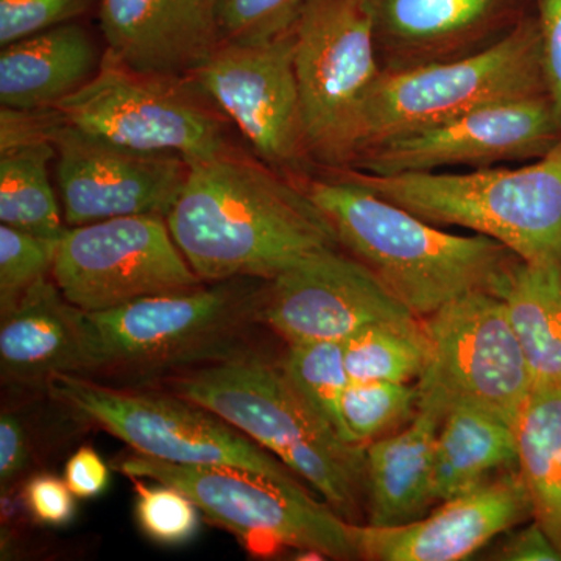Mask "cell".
<instances>
[{
	"instance_id": "obj_1",
	"label": "cell",
	"mask_w": 561,
	"mask_h": 561,
	"mask_svg": "<svg viewBox=\"0 0 561 561\" xmlns=\"http://www.w3.org/2000/svg\"><path fill=\"white\" fill-rule=\"evenodd\" d=\"M169 230L203 283L272 280L298 262L337 250V232L298 184L225 151L190 162Z\"/></svg>"
},
{
	"instance_id": "obj_2",
	"label": "cell",
	"mask_w": 561,
	"mask_h": 561,
	"mask_svg": "<svg viewBox=\"0 0 561 561\" xmlns=\"http://www.w3.org/2000/svg\"><path fill=\"white\" fill-rule=\"evenodd\" d=\"M298 186L330 219L339 242L419 319L465 295L500 294L522 261L489 236L437 230L359 184L334 176Z\"/></svg>"
},
{
	"instance_id": "obj_3",
	"label": "cell",
	"mask_w": 561,
	"mask_h": 561,
	"mask_svg": "<svg viewBox=\"0 0 561 561\" xmlns=\"http://www.w3.org/2000/svg\"><path fill=\"white\" fill-rule=\"evenodd\" d=\"M172 390L278 457L346 522L359 515L367 500L365 446L346 442L317 415L283 370L241 357L180 376Z\"/></svg>"
},
{
	"instance_id": "obj_4",
	"label": "cell",
	"mask_w": 561,
	"mask_h": 561,
	"mask_svg": "<svg viewBox=\"0 0 561 561\" xmlns=\"http://www.w3.org/2000/svg\"><path fill=\"white\" fill-rule=\"evenodd\" d=\"M359 184L432 225L489 236L527 264L561 268V140L524 168L375 175L343 168Z\"/></svg>"
},
{
	"instance_id": "obj_5",
	"label": "cell",
	"mask_w": 561,
	"mask_h": 561,
	"mask_svg": "<svg viewBox=\"0 0 561 561\" xmlns=\"http://www.w3.org/2000/svg\"><path fill=\"white\" fill-rule=\"evenodd\" d=\"M254 280H219L110 311H81L91 373L157 371L238 359L231 356L236 345L251 324L262 321L267 287Z\"/></svg>"
},
{
	"instance_id": "obj_6",
	"label": "cell",
	"mask_w": 561,
	"mask_h": 561,
	"mask_svg": "<svg viewBox=\"0 0 561 561\" xmlns=\"http://www.w3.org/2000/svg\"><path fill=\"white\" fill-rule=\"evenodd\" d=\"M537 95H549L540 28L535 14H526L476 54L382 70L365 103L359 154L402 133Z\"/></svg>"
},
{
	"instance_id": "obj_7",
	"label": "cell",
	"mask_w": 561,
	"mask_h": 561,
	"mask_svg": "<svg viewBox=\"0 0 561 561\" xmlns=\"http://www.w3.org/2000/svg\"><path fill=\"white\" fill-rule=\"evenodd\" d=\"M133 479L175 486L206 516L251 546H290L332 560H360L356 524L320 504L302 483L230 467L181 465L135 453L117 461Z\"/></svg>"
},
{
	"instance_id": "obj_8",
	"label": "cell",
	"mask_w": 561,
	"mask_h": 561,
	"mask_svg": "<svg viewBox=\"0 0 561 561\" xmlns=\"http://www.w3.org/2000/svg\"><path fill=\"white\" fill-rule=\"evenodd\" d=\"M294 33L308 154L348 168L359 154L365 103L382 73L370 13L362 0H311Z\"/></svg>"
},
{
	"instance_id": "obj_9",
	"label": "cell",
	"mask_w": 561,
	"mask_h": 561,
	"mask_svg": "<svg viewBox=\"0 0 561 561\" xmlns=\"http://www.w3.org/2000/svg\"><path fill=\"white\" fill-rule=\"evenodd\" d=\"M421 320L427 354L419 411L443 421L457 408L482 409L516 430L534 386L500 295H465Z\"/></svg>"
},
{
	"instance_id": "obj_10",
	"label": "cell",
	"mask_w": 561,
	"mask_h": 561,
	"mask_svg": "<svg viewBox=\"0 0 561 561\" xmlns=\"http://www.w3.org/2000/svg\"><path fill=\"white\" fill-rule=\"evenodd\" d=\"M46 387L55 401L142 456L181 465L241 468L273 481L301 483L249 435L176 394L114 389L79 375L54 376Z\"/></svg>"
},
{
	"instance_id": "obj_11",
	"label": "cell",
	"mask_w": 561,
	"mask_h": 561,
	"mask_svg": "<svg viewBox=\"0 0 561 561\" xmlns=\"http://www.w3.org/2000/svg\"><path fill=\"white\" fill-rule=\"evenodd\" d=\"M144 73L106 51L98 73L54 106L73 127L121 146L175 153L187 162L231 150L227 128L197 83Z\"/></svg>"
},
{
	"instance_id": "obj_12",
	"label": "cell",
	"mask_w": 561,
	"mask_h": 561,
	"mask_svg": "<svg viewBox=\"0 0 561 561\" xmlns=\"http://www.w3.org/2000/svg\"><path fill=\"white\" fill-rule=\"evenodd\" d=\"M51 276L66 300L87 312L110 311L205 284L173 241L168 220L158 216L117 217L69 228Z\"/></svg>"
},
{
	"instance_id": "obj_13",
	"label": "cell",
	"mask_w": 561,
	"mask_h": 561,
	"mask_svg": "<svg viewBox=\"0 0 561 561\" xmlns=\"http://www.w3.org/2000/svg\"><path fill=\"white\" fill-rule=\"evenodd\" d=\"M50 138L57 150L55 179L70 227L117 217L165 219L190 175V162L180 154L130 149L60 116Z\"/></svg>"
},
{
	"instance_id": "obj_14",
	"label": "cell",
	"mask_w": 561,
	"mask_h": 561,
	"mask_svg": "<svg viewBox=\"0 0 561 561\" xmlns=\"http://www.w3.org/2000/svg\"><path fill=\"white\" fill-rule=\"evenodd\" d=\"M190 77L267 164L295 168L308 154L294 25L261 43L225 41Z\"/></svg>"
},
{
	"instance_id": "obj_15",
	"label": "cell",
	"mask_w": 561,
	"mask_h": 561,
	"mask_svg": "<svg viewBox=\"0 0 561 561\" xmlns=\"http://www.w3.org/2000/svg\"><path fill=\"white\" fill-rule=\"evenodd\" d=\"M560 140L551 99L537 95L393 136L362 151L348 168L375 175L435 172L449 165L490 168L502 161L538 160Z\"/></svg>"
},
{
	"instance_id": "obj_16",
	"label": "cell",
	"mask_w": 561,
	"mask_h": 561,
	"mask_svg": "<svg viewBox=\"0 0 561 561\" xmlns=\"http://www.w3.org/2000/svg\"><path fill=\"white\" fill-rule=\"evenodd\" d=\"M419 317L356 257L321 251L287 268L265 289L262 321L289 345L346 341L378 323Z\"/></svg>"
},
{
	"instance_id": "obj_17",
	"label": "cell",
	"mask_w": 561,
	"mask_h": 561,
	"mask_svg": "<svg viewBox=\"0 0 561 561\" xmlns=\"http://www.w3.org/2000/svg\"><path fill=\"white\" fill-rule=\"evenodd\" d=\"M531 515L519 471L442 501L430 515L397 527L357 526L360 559L371 561H460Z\"/></svg>"
},
{
	"instance_id": "obj_18",
	"label": "cell",
	"mask_w": 561,
	"mask_h": 561,
	"mask_svg": "<svg viewBox=\"0 0 561 561\" xmlns=\"http://www.w3.org/2000/svg\"><path fill=\"white\" fill-rule=\"evenodd\" d=\"M103 38L128 68L186 77L224 43L219 0H101Z\"/></svg>"
},
{
	"instance_id": "obj_19",
	"label": "cell",
	"mask_w": 561,
	"mask_h": 561,
	"mask_svg": "<svg viewBox=\"0 0 561 561\" xmlns=\"http://www.w3.org/2000/svg\"><path fill=\"white\" fill-rule=\"evenodd\" d=\"M370 13L378 50L400 65L451 60L526 16L531 0H362Z\"/></svg>"
},
{
	"instance_id": "obj_20",
	"label": "cell",
	"mask_w": 561,
	"mask_h": 561,
	"mask_svg": "<svg viewBox=\"0 0 561 561\" xmlns=\"http://www.w3.org/2000/svg\"><path fill=\"white\" fill-rule=\"evenodd\" d=\"M0 371L5 382L46 386L57 375L91 373L81 309L44 278L28 287L0 324Z\"/></svg>"
},
{
	"instance_id": "obj_21",
	"label": "cell",
	"mask_w": 561,
	"mask_h": 561,
	"mask_svg": "<svg viewBox=\"0 0 561 561\" xmlns=\"http://www.w3.org/2000/svg\"><path fill=\"white\" fill-rule=\"evenodd\" d=\"M102 58L90 33L69 22L7 44L0 54L2 108H54L98 73Z\"/></svg>"
},
{
	"instance_id": "obj_22",
	"label": "cell",
	"mask_w": 561,
	"mask_h": 561,
	"mask_svg": "<svg viewBox=\"0 0 561 561\" xmlns=\"http://www.w3.org/2000/svg\"><path fill=\"white\" fill-rule=\"evenodd\" d=\"M2 108L0 130V220L16 230L62 238L60 209L49 176L57 158L50 133L55 116Z\"/></svg>"
},
{
	"instance_id": "obj_23",
	"label": "cell",
	"mask_w": 561,
	"mask_h": 561,
	"mask_svg": "<svg viewBox=\"0 0 561 561\" xmlns=\"http://www.w3.org/2000/svg\"><path fill=\"white\" fill-rule=\"evenodd\" d=\"M442 420L426 412L401 432L368 443V526L397 527L426 516L435 504L434 446Z\"/></svg>"
},
{
	"instance_id": "obj_24",
	"label": "cell",
	"mask_w": 561,
	"mask_h": 561,
	"mask_svg": "<svg viewBox=\"0 0 561 561\" xmlns=\"http://www.w3.org/2000/svg\"><path fill=\"white\" fill-rule=\"evenodd\" d=\"M513 465H518V440L511 423L482 409H454L435 438V502L467 493Z\"/></svg>"
},
{
	"instance_id": "obj_25",
	"label": "cell",
	"mask_w": 561,
	"mask_h": 561,
	"mask_svg": "<svg viewBox=\"0 0 561 561\" xmlns=\"http://www.w3.org/2000/svg\"><path fill=\"white\" fill-rule=\"evenodd\" d=\"M497 295L534 390L561 389V268L518 261Z\"/></svg>"
},
{
	"instance_id": "obj_26",
	"label": "cell",
	"mask_w": 561,
	"mask_h": 561,
	"mask_svg": "<svg viewBox=\"0 0 561 561\" xmlns=\"http://www.w3.org/2000/svg\"><path fill=\"white\" fill-rule=\"evenodd\" d=\"M516 440L531 518L561 553V389L531 391L516 424Z\"/></svg>"
},
{
	"instance_id": "obj_27",
	"label": "cell",
	"mask_w": 561,
	"mask_h": 561,
	"mask_svg": "<svg viewBox=\"0 0 561 561\" xmlns=\"http://www.w3.org/2000/svg\"><path fill=\"white\" fill-rule=\"evenodd\" d=\"M426 354L421 319L371 324L343 341L351 381H419Z\"/></svg>"
},
{
	"instance_id": "obj_28",
	"label": "cell",
	"mask_w": 561,
	"mask_h": 561,
	"mask_svg": "<svg viewBox=\"0 0 561 561\" xmlns=\"http://www.w3.org/2000/svg\"><path fill=\"white\" fill-rule=\"evenodd\" d=\"M419 412V390L411 382L350 381L341 398L342 435L367 446L387 437Z\"/></svg>"
},
{
	"instance_id": "obj_29",
	"label": "cell",
	"mask_w": 561,
	"mask_h": 561,
	"mask_svg": "<svg viewBox=\"0 0 561 561\" xmlns=\"http://www.w3.org/2000/svg\"><path fill=\"white\" fill-rule=\"evenodd\" d=\"M284 376L317 415L342 435L341 398L351 379L342 341L294 343L283 362Z\"/></svg>"
},
{
	"instance_id": "obj_30",
	"label": "cell",
	"mask_w": 561,
	"mask_h": 561,
	"mask_svg": "<svg viewBox=\"0 0 561 561\" xmlns=\"http://www.w3.org/2000/svg\"><path fill=\"white\" fill-rule=\"evenodd\" d=\"M61 238H44L33 232L0 227V306L9 311L22 294L47 278L54 268Z\"/></svg>"
},
{
	"instance_id": "obj_31",
	"label": "cell",
	"mask_w": 561,
	"mask_h": 561,
	"mask_svg": "<svg viewBox=\"0 0 561 561\" xmlns=\"http://www.w3.org/2000/svg\"><path fill=\"white\" fill-rule=\"evenodd\" d=\"M136 493V518L140 529L161 545H181L191 540L198 527V507L183 491L160 483L147 485L133 478Z\"/></svg>"
},
{
	"instance_id": "obj_32",
	"label": "cell",
	"mask_w": 561,
	"mask_h": 561,
	"mask_svg": "<svg viewBox=\"0 0 561 561\" xmlns=\"http://www.w3.org/2000/svg\"><path fill=\"white\" fill-rule=\"evenodd\" d=\"M311 0H219L221 38L261 43L289 31Z\"/></svg>"
},
{
	"instance_id": "obj_33",
	"label": "cell",
	"mask_w": 561,
	"mask_h": 561,
	"mask_svg": "<svg viewBox=\"0 0 561 561\" xmlns=\"http://www.w3.org/2000/svg\"><path fill=\"white\" fill-rule=\"evenodd\" d=\"M94 0H0V44L68 24L90 9Z\"/></svg>"
},
{
	"instance_id": "obj_34",
	"label": "cell",
	"mask_w": 561,
	"mask_h": 561,
	"mask_svg": "<svg viewBox=\"0 0 561 561\" xmlns=\"http://www.w3.org/2000/svg\"><path fill=\"white\" fill-rule=\"evenodd\" d=\"M541 38L546 88L561 127V0H531Z\"/></svg>"
},
{
	"instance_id": "obj_35",
	"label": "cell",
	"mask_w": 561,
	"mask_h": 561,
	"mask_svg": "<svg viewBox=\"0 0 561 561\" xmlns=\"http://www.w3.org/2000/svg\"><path fill=\"white\" fill-rule=\"evenodd\" d=\"M24 500L33 518L46 526H65L76 513L73 493L68 483L51 474L32 478L25 485Z\"/></svg>"
},
{
	"instance_id": "obj_36",
	"label": "cell",
	"mask_w": 561,
	"mask_h": 561,
	"mask_svg": "<svg viewBox=\"0 0 561 561\" xmlns=\"http://www.w3.org/2000/svg\"><path fill=\"white\" fill-rule=\"evenodd\" d=\"M65 481L73 496L91 500L108 486L110 468L94 448L83 446L66 465Z\"/></svg>"
},
{
	"instance_id": "obj_37",
	"label": "cell",
	"mask_w": 561,
	"mask_h": 561,
	"mask_svg": "<svg viewBox=\"0 0 561 561\" xmlns=\"http://www.w3.org/2000/svg\"><path fill=\"white\" fill-rule=\"evenodd\" d=\"M27 438L16 416L3 412L0 416V485L5 491L27 465Z\"/></svg>"
},
{
	"instance_id": "obj_38",
	"label": "cell",
	"mask_w": 561,
	"mask_h": 561,
	"mask_svg": "<svg viewBox=\"0 0 561 561\" xmlns=\"http://www.w3.org/2000/svg\"><path fill=\"white\" fill-rule=\"evenodd\" d=\"M497 560L561 561V553L549 535L537 522L516 531L497 552Z\"/></svg>"
}]
</instances>
